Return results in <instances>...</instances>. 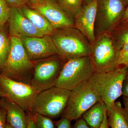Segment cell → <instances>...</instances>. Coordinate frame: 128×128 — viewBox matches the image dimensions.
<instances>
[{
	"label": "cell",
	"instance_id": "17",
	"mask_svg": "<svg viewBox=\"0 0 128 128\" xmlns=\"http://www.w3.org/2000/svg\"><path fill=\"white\" fill-rule=\"evenodd\" d=\"M107 110L102 101L98 102L82 114V118L92 128H99L103 121L104 112Z\"/></svg>",
	"mask_w": 128,
	"mask_h": 128
},
{
	"label": "cell",
	"instance_id": "23",
	"mask_svg": "<svg viewBox=\"0 0 128 128\" xmlns=\"http://www.w3.org/2000/svg\"><path fill=\"white\" fill-rule=\"evenodd\" d=\"M10 10L6 0H0V26L7 23Z\"/></svg>",
	"mask_w": 128,
	"mask_h": 128
},
{
	"label": "cell",
	"instance_id": "18",
	"mask_svg": "<svg viewBox=\"0 0 128 128\" xmlns=\"http://www.w3.org/2000/svg\"><path fill=\"white\" fill-rule=\"evenodd\" d=\"M108 126L111 128H128L124 108L119 101L115 102L112 110L107 112Z\"/></svg>",
	"mask_w": 128,
	"mask_h": 128
},
{
	"label": "cell",
	"instance_id": "28",
	"mask_svg": "<svg viewBox=\"0 0 128 128\" xmlns=\"http://www.w3.org/2000/svg\"><path fill=\"white\" fill-rule=\"evenodd\" d=\"M6 122V111L0 106V128H4Z\"/></svg>",
	"mask_w": 128,
	"mask_h": 128
},
{
	"label": "cell",
	"instance_id": "5",
	"mask_svg": "<svg viewBox=\"0 0 128 128\" xmlns=\"http://www.w3.org/2000/svg\"><path fill=\"white\" fill-rule=\"evenodd\" d=\"M96 72L89 56L69 60L64 64L55 86L71 91L89 81Z\"/></svg>",
	"mask_w": 128,
	"mask_h": 128
},
{
	"label": "cell",
	"instance_id": "15",
	"mask_svg": "<svg viewBox=\"0 0 128 128\" xmlns=\"http://www.w3.org/2000/svg\"><path fill=\"white\" fill-rule=\"evenodd\" d=\"M0 106L5 110L6 121L14 128H27L28 118L25 110L8 98L2 97Z\"/></svg>",
	"mask_w": 128,
	"mask_h": 128
},
{
	"label": "cell",
	"instance_id": "11",
	"mask_svg": "<svg viewBox=\"0 0 128 128\" xmlns=\"http://www.w3.org/2000/svg\"><path fill=\"white\" fill-rule=\"evenodd\" d=\"M28 6L41 13L50 22L55 30L74 28V19L67 15L53 0H45L37 5Z\"/></svg>",
	"mask_w": 128,
	"mask_h": 128
},
{
	"label": "cell",
	"instance_id": "26",
	"mask_svg": "<svg viewBox=\"0 0 128 128\" xmlns=\"http://www.w3.org/2000/svg\"><path fill=\"white\" fill-rule=\"evenodd\" d=\"M70 120L64 118H62L58 121H54L57 128H72Z\"/></svg>",
	"mask_w": 128,
	"mask_h": 128
},
{
	"label": "cell",
	"instance_id": "38",
	"mask_svg": "<svg viewBox=\"0 0 128 128\" xmlns=\"http://www.w3.org/2000/svg\"><path fill=\"white\" fill-rule=\"evenodd\" d=\"M2 97H3V96H2V92L0 90V101L1 99V98H2Z\"/></svg>",
	"mask_w": 128,
	"mask_h": 128
},
{
	"label": "cell",
	"instance_id": "9",
	"mask_svg": "<svg viewBox=\"0 0 128 128\" xmlns=\"http://www.w3.org/2000/svg\"><path fill=\"white\" fill-rule=\"evenodd\" d=\"M126 8L121 0H97L96 37L104 33H111L121 22Z\"/></svg>",
	"mask_w": 128,
	"mask_h": 128
},
{
	"label": "cell",
	"instance_id": "6",
	"mask_svg": "<svg viewBox=\"0 0 128 128\" xmlns=\"http://www.w3.org/2000/svg\"><path fill=\"white\" fill-rule=\"evenodd\" d=\"M67 60L59 54L32 61L34 70L31 84L39 92L55 86Z\"/></svg>",
	"mask_w": 128,
	"mask_h": 128
},
{
	"label": "cell",
	"instance_id": "22",
	"mask_svg": "<svg viewBox=\"0 0 128 128\" xmlns=\"http://www.w3.org/2000/svg\"><path fill=\"white\" fill-rule=\"evenodd\" d=\"M32 114L37 128H55V122L52 118L38 113Z\"/></svg>",
	"mask_w": 128,
	"mask_h": 128
},
{
	"label": "cell",
	"instance_id": "12",
	"mask_svg": "<svg viewBox=\"0 0 128 128\" xmlns=\"http://www.w3.org/2000/svg\"><path fill=\"white\" fill-rule=\"evenodd\" d=\"M24 47L32 61L58 54L50 36L21 38Z\"/></svg>",
	"mask_w": 128,
	"mask_h": 128
},
{
	"label": "cell",
	"instance_id": "32",
	"mask_svg": "<svg viewBox=\"0 0 128 128\" xmlns=\"http://www.w3.org/2000/svg\"><path fill=\"white\" fill-rule=\"evenodd\" d=\"M109 127L108 121L107 110H106L104 112L103 121L99 128H109Z\"/></svg>",
	"mask_w": 128,
	"mask_h": 128
},
{
	"label": "cell",
	"instance_id": "19",
	"mask_svg": "<svg viewBox=\"0 0 128 128\" xmlns=\"http://www.w3.org/2000/svg\"><path fill=\"white\" fill-rule=\"evenodd\" d=\"M11 42L7 22L0 26V72L6 61L10 50Z\"/></svg>",
	"mask_w": 128,
	"mask_h": 128
},
{
	"label": "cell",
	"instance_id": "27",
	"mask_svg": "<svg viewBox=\"0 0 128 128\" xmlns=\"http://www.w3.org/2000/svg\"><path fill=\"white\" fill-rule=\"evenodd\" d=\"M76 121L72 128H92L88 126L82 117H81Z\"/></svg>",
	"mask_w": 128,
	"mask_h": 128
},
{
	"label": "cell",
	"instance_id": "8",
	"mask_svg": "<svg viewBox=\"0 0 128 128\" xmlns=\"http://www.w3.org/2000/svg\"><path fill=\"white\" fill-rule=\"evenodd\" d=\"M102 101L100 94L90 80L71 91L67 106L62 114L70 121L76 120L90 108Z\"/></svg>",
	"mask_w": 128,
	"mask_h": 128
},
{
	"label": "cell",
	"instance_id": "3",
	"mask_svg": "<svg viewBox=\"0 0 128 128\" xmlns=\"http://www.w3.org/2000/svg\"><path fill=\"white\" fill-rule=\"evenodd\" d=\"M128 70L127 66L120 65L112 71L96 72L89 80L100 96L107 112L112 110L116 100L122 95L123 82Z\"/></svg>",
	"mask_w": 128,
	"mask_h": 128
},
{
	"label": "cell",
	"instance_id": "33",
	"mask_svg": "<svg viewBox=\"0 0 128 128\" xmlns=\"http://www.w3.org/2000/svg\"><path fill=\"white\" fill-rule=\"evenodd\" d=\"M121 22L128 23V6L126 7Z\"/></svg>",
	"mask_w": 128,
	"mask_h": 128
},
{
	"label": "cell",
	"instance_id": "13",
	"mask_svg": "<svg viewBox=\"0 0 128 128\" xmlns=\"http://www.w3.org/2000/svg\"><path fill=\"white\" fill-rule=\"evenodd\" d=\"M7 24L10 36L20 38L44 36L24 16L20 8H11Z\"/></svg>",
	"mask_w": 128,
	"mask_h": 128
},
{
	"label": "cell",
	"instance_id": "1",
	"mask_svg": "<svg viewBox=\"0 0 128 128\" xmlns=\"http://www.w3.org/2000/svg\"><path fill=\"white\" fill-rule=\"evenodd\" d=\"M50 36L58 54L66 60L90 55V42L75 28L56 29Z\"/></svg>",
	"mask_w": 128,
	"mask_h": 128
},
{
	"label": "cell",
	"instance_id": "14",
	"mask_svg": "<svg viewBox=\"0 0 128 128\" xmlns=\"http://www.w3.org/2000/svg\"><path fill=\"white\" fill-rule=\"evenodd\" d=\"M97 0L91 4L84 6L80 14L75 18V27L88 40L91 44L95 41L94 25Z\"/></svg>",
	"mask_w": 128,
	"mask_h": 128
},
{
	"label": "cell",
	"instance_id": "16",
	"mask_svg": "<svg viewBox=\"0 0 128 128\" xmlns=\"http://www.w3.org/2000/svg\"><path fill=\"white\" fill-rule=\"evenodd\" d=\"M22 13L38 32L44 35L51 36L55 29L47 19L39 12L28 5L20 8Z\"/></svg>",
	"mask_w": 128,
	"mask_h": 128
},
{
	"label": "cell",
	"instance_id": "21",
	"mask_svg": "<svg viewBox=\"0 0 128 128\" xmlns=\"http://www.w3.org/2000/svg\"><path fill=\"white\" fill-rule=\"evenodd\" d=\"M110 34L120 50L124 44L128 42V23L120 22Z\"/></svg>",
	"mask_w": 128,
	"mask_h": 128
},
{
	"label": "cell",
	"instance_id": "10",
	"mask_svg": "<svg viewBox=\"0 0 128 128\" xmlns=\"http://www.w3.org/2000/svg\"><path fill=\"white\" fill-rule=\"evenodd\" d=\"M0 90L4 97L32 113L35 98L39 92L31 84L17 81L0 73Z\"/></svg>",
	"mask_w": 128,
	"mask_h": 128
},
{
	"label": "cell",
	"instance_id": "30",
	"mask_svg": "<svg viewBox=\"0 0 128 128\" xmlns=\"http://www.w3.org/2000/svg\"><path fill=\"white\" fill-rule=\"evenodd\" d=\"M26 114L28 118V126L27 128H37L34 122L33 116L32 113H28Z\"/></svg>",
	"mask_w": 128,
	"mask_h": 128
},
{
	"label": "cell",
	"instance_id": "25",
	"mask_svg": "<svg viewBox=\"0 0 128 128\" xmlns=\"http://www.w3.org/2000/svg\"><path fill=\"white\" fill-rule=\"evenodd\" d=\"M10 8H20L30 3V0H6Z\"/></svg>",
	"mask_w": 128,
	"mask_h": 128
},
{
	"label": "cell",
	"instance_id": "34",
	"mask_svg": "<svg viewBox=\"0 0 128 128\" xmlns=\"http://www.w3.org/2000/svg\"><path fill=\"white\" fill-rule=\"evenodd\" d=\"M45 0H30L29 4L31 5H37L41 4Z\"/></svg>",
	"mask_w": 128,
	"mask_h": 128
},
{
	"label": "cell",
	"instance_id": "35",
	"mask_svg": "<svg viewBox=\"0 0 128 128\" xmlns=\"http://www.w3.org/2000/svg\"><path fill=\"white\" fill-rule=\"evenodd\" d=\"M84 6H86L92 3L94 0H82Z\"/></svg>",
	"mask_w": 128,
	"mask_h": 128
},
{
	"label": "cell",
	"instance_id": "31",
	"mask_svg": "<svg viewBox=\"0 0 128 128\" xmlns=\"http://www.w3.org/2000/svg\"><path fill=\"white\" fill-rule=\"evenodd\" d=\"M124 104V111L126 121L128 123V97L123 96Z\"/></svg>",
	"mask_w": 128,
	"mask_h": 128
},
{
	"label": "cell",
	"instance_id": "37",
	"mask_svg": "<svg viewBox=\"0 0 128 128\" xmlns=\"http://www.w3.org/2000/svg\"><path fill=\"white\" fill-rule=\"evenodd\" d=\"M4 128H14L13 127H12L8 123L6 122V125H5V126L4 127Z\"/></svg>",
	"mask_w": 128,
	"mask_h": 128
},
{
	"label": "cell",
	"instance_id": "24",
	"mask_svg": "<svg viewBox=\"0 0 128 128\" xmlns=\"http://www.w3.org/2000/svg\"><path fill=\"white\" fill-rule=\"evenodd\" d=\"M118 64L128 67V42L124 44L120 50Z\"/></svg>",
	"mask_w": 128,
	"mask_h": 128
},
{
	"label": "cell",
	"instance_id": "39",
	"mask_svg": "<svg viewBox=\"0 0 128 128\" xmlns=\"http://www.w3.org/2000/svg\"><path fill=\"white\" fill-rule=\"evenodd\" d=\"M53 0L54 1L56 2H57V0Z\"/></svg>",
	"mask_w": 128,
	"mask_h": 128
},
{
	"label": "cell",
	"instance_id": "4",
	"mask_svg": "<svg viewBox=\"0 0 128 128\" xmlns=\"http://www.w3.org/2000/svg\"><path fill=\"white\" fill-rule=\"evenodd\" d=\"M119 52L111 34L104 33L96 36L90 44L89 56L96 72L105 73L118 68Z\"/></svg>",
	"mask_w": 128,
	"mask_h": 128
},
{
	"label": "cell",
	"instance_id": "29",
	"mask_svg": "<svg viewBox=\"0 0 128 128\" xmlns=\"http://www.w3.org/2000/svg\"><path fill=\"white\" fill-rule=\"evenodd\" d=\"M122 95L128 97V70L123 82Z\"/></svg>",
	"mask_w": 128,
	"mask_h": 128
},
{
	"label": "cell",
	"instance_id": "2",
	"mask_svg": "<svg viewBox=\"0 0 128 128\" xmlns=\"http://www.w3.org/2000/svg\"><path fill=\"white\" fill-rule=\"evenodd\" d=\"M10 37V50L0 73L12 80L31 84L34 70L21 38Z\"/></svg>",
	"mask_w": 128,
	"mask_h": 128
},
{
	"label": "cell",
	"instance_id": "20",
	"mask_svg": "<svg viewBox=\"0 0 128 128\" xmlns=\"http://www.w3.org/2000/svg\"><path fill=\"white\" fill-rule=\"evenodd\" d=\"M57 3L65 12L74 20L84 6L82 0H57Z\"/></svg>",
	"mask_w": 128,
	"mask_h": 128
},
{
	"label": "cell",
	"instance_id": "36",
	"mask_svg": "<svg viewBox=\"0 0 128 128\" xmlns=\"http://www.w3.org/2000/svg\"><path fill=\"white\" fill-rule=\"evenodd\" d=\"M126 7L128 6V0H121Z\"/></svg>",
	"mask_w": 128,
	"mask_h": 128
},
{
	"label": "cell",
	"instance_id": "7",
	"mask_svg": "<svg viewBox=\"0 0 128 128\" xmlns=\"http://www.w3.org/2000/svg\"><path fill=\"white\" fill-rule=\"evenodd\" d=\"M70 92L55 86L39 92L33 104L32 113L39 114L51 118L62 116L67 106Z\"/></svg>",
	"mask_w": 128,
	"mask_h": 128
}]
</instances>
